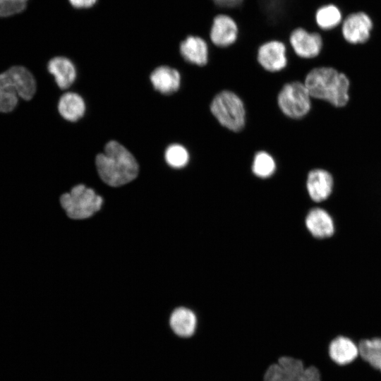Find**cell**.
<instances>
[{
    "mask_svg": "<svg viewBox=\"0 0 381 381\" xmlns=\"http://www.w3.org/2000/svg\"><path fill=\"white\" fill-rule=\"evenodd\" d=\"M169 324L176 334L188 337L195 332L197 320L192 310L181 307L175 309L171 313Z\"/></svg>",
    "mask_w": 381,
    "mask_h": 381,
    "instance_id": "obj_17",
    "label": "cell"
},
{
    "mask_svg": "<svg viewBox=\"0 0 381 381\" xmlns=\"http://www.w3.org/2000/svg\"><path fill=\"white\" fill-rule=\"evenodd\" d=\"M243 0H212L217 8L219 14L238 7Z\"/></svg>",
    "mask_w": 381,
    "mask_h": 381,
    "instance_id": "obj_27",
    "label": "cell"
},
{
    "mask_svg": "<svg viewBox=\"0 0 381 381\" xmlns=\"http://www.w3.org/2000/svg\"><path fill=\"white\" fill-rule=\"evenodd\" d=\"M311 96L304 83L294 81L285 84L278 94L281 111L291 119H301L311 109Z\"/></svg>",
    "mask_w": 381,
    "mask_h": 381,
    "instance_id": "obj_5",
    "label": "cell"
},
{
    "mask_svg": "<svg viewBox=\"0 0 381 381\" xmlns=\"http://www.w3.org/2000/svg\"><path fill=\"white\" fill-rule=\"evenodd\" d=\"M30 0H0V18H10L22 13Z\"/></svg>",
    "mask_w": 381,
    "mask_h": 381,
    "instance_id": "obj_24",
    "label": "cell"
},
{
    "mask_svg": "<svg viewBox=\"0 0 381 381\" xmlns=\"http://www.w3.org/2000/svg\"><path fill=\"white\" fill-rule=\"evenodd\" d=\"M48 71L55 78L57 85L66 89L75 81L76 71L73 62L65 56H58L48 63Z\"/></svg>",
    "mask_w": 381,
    "mask_h": 381,
    "instance_id": "obj_16",
    "label": "cell"
},
{
    "mask_svg": "<svg viewBox=\"0 0 381 381\" xmlns=\"http://www.w3.org/2000/svg\"><path fill=\"white\" fill-rule=\"evenodd\" d=\"M260 65L270 72L279 71L287 64V47L280 40H273L260 44L256 52Z\"/></svg>",
    "mask_w": 381,
    "mask_h": 381,
    "instance_id": "obj_10",
    "label": "cell"
},
{
    "mask_svg": "<svg viewBox=\"0 0 381 381\" xmlns=\"http://www.w3.org/2000/svg\"><path fill=\"white\" fill-rule=\"evenodd\" d=\"M264 381H286L280 366L277 364L271 365L266 370Z\"/></svg>",
    "mask_w": 381,
    "mask_h": 381,
    "instance_id": "obj_26",
    "label": "cell"
},
{
    "mask_svg": "<svg viewBox=\"0 0 381 381\" xmlns=\"http://www.w3.org/2000/svg\"><path fill=\"white\" fill-rule=\"evenodd\" d=\"M99 0H67L68 4L77 11H87L95 7Z\"/></svg>",
    "mask_w": 381,
    "mask_h": 381,
    "instance_id": "obj_28",
    "label": "cell"
},
{
    "mask_svg": "<svg viewBox=\"0 0 381 381\" xmlns=\"http://www.w3.org/2000/svg\"><path fill=\"white\" fill-rule=\"evenodd\" d=\"M358 348L361 358L381 371V338L362 340Z\"/></svg>",
    "mask_w": 381,
    "mask_h": 381,
    "instance_id": "obj_21",
    "label": "cell"
},
{
    "mask_svg": "<svg viewBox=\"0 0 381 381\" xmlns=\"http://www.w3.org/2000/svg\"><path fill=\"white\" fill-rule=\"evenodd\" d=\"M58 109L61 116L66 120L76 121L84 115L85 104L78 94L66 92L61 97Z\"/></svg>",
    "mask_w": 381,
    "mask_h": 381,
    "instance_id": "obj_19",
    "label": "cell"
},
{
    "mask_svg": "<svg viewBox=\"0 0 381 381\" xmlns=\"http://www.w3.org/2000/svg\"><path fill=\"white\" fill-rule=\"evenodd\" d=\"M329 356L339 365L351 363L358 354V348L349 338L339 336L332 341L329 347Z\"/></svg>",
    "mask_w": 381,
    "mask_h": 381,
    "instance_id": "obj_18",
    "label": "cell"
},
{
    "mask_svg": "<svg viewBox=\"0 0 381 381\" xmlns=\"http://www.w3.org/2000/svg\"><path fill=\"white\" fill-rule=\"evenodd\" d=\"M150 80L155 90L162 94L169 95L179 90L181 75L176 69L162 66L152 71Z\"/></svg>",
    "mask_w": 381,
    "mask_h": 381,
    "instance_id": "obj_15",
    "label": "cell"
},
{
    "mask_svg": "<svg viewBox=\"0 0 381 381\" xmlns=\"http://www.w3.org/2000/svg\"><path fill=\"white\" fill-rule=\"evenodd\" d=\"M179 51L187 62L202 66L208 61L210 44L200 36L189 35L180 42Z\"/></svg>",
    "mask_w": 381,
    "mask_h": 381,
    "instance_id": "obj_11",
    "label": "cell"
},
{
    "mask_svg": "<svg viewBox=\"0 0 381 381\" xmlns=\"http://www.w3.org/2000/svg\"><path fill=\"white\" fill-rule=\"evenodd\" d=\"M17 95L13 90H0V112L6 113L13 110L18 104Z\"/></svg>",
    "mask_w": 381,
    "mask_h": 381,
    "instance_id": "obj_25",
    "label": "cell"
},
{
    "mask_svg": "<svg viewBox=\"0 0 381 381\" xmlns=\"http://www.w3.org/2000/svg\"><path fill=\"white\" fill-rule=\"evenodd\" d=\"M305 223L308 231L316 238H327L334 234V221L330 214L322 208L315 207L310 210Z\"/></svg>",
    "mask_w": 381,
    "mask_h": 381,
    "instance_id": "obj_13",
    "label": "cell"
},
{
    "mask_svg": "<svg viewBox=\"0 0 381 381\" xmlns=\"http://www.w3.org/2000/svg\"><path fill=\"white\" fill-rule=\"evenodd\" d=\"M278 365L286 381H320L318 370L314 366L305 368L298 359L283 356L279 358Z\"/></svg>",
    "mask_w": 381,
    "mask_h": 381,
    "instance_id": "obj_14",
    "label": "cell"
},
{
    "mask_svg": "<svg viewBox=\"0 0 381 381\" xmlns=\"http://www.w3.org/2000/svg\"><path fill=\"white\" fill-rule=\"evenodd\" d=\"M334 178L327 170L314 169L309 171L306 188L312 200L320 202L328 199L334 189Z\"/></svg>",
    "mask_w": 381,
    "mask_h": 381,
    "instance_id": "obj_12",
    "label": "cell"
},
{
    "mask_svg": "<svg viewBox=\"0 0 381 381\" xmlns=\"http://www.w3.org/2000/svg\"><path fill=\"white\" fill-rule=\"evenodd\" d=\"M102 198L95 191L79 184L63 194L60 202L68 217L74 219H86L97 212L102 206Z\"/></svg>",
    "mask_w": 381,
    "mask_h": 381,
    "instance_id": "obj_4",
    "label": "cell"
},
{
    "mask_svg": "<svg viewBox=\"0 0 381 381\" xmlns=\"http://www.w3.org/2000/svg\"><path fill=\"white\" fill-rule=\"evenodd\" d=\"M210 111L219 123L227 129L238 132L244 128V104L234 92L223 90L217 94L211 102Z\"/></svg>",
    "mask_w": 381,
    "mask_h": 381,
    "instance_id": "obj_3",
    "label": "cell"
},
{
    "mask_svg": "<svg viewBox=\"0 0 381 381\" xmlns=\"http://www.w3.org/2000/svg\"><path fill=\"white\" fill-rule=\"evenodd\" d=\"M95 163L102 180L113 187L131 182L138 174L139 167L134 156L115 140L107 143L104 152L97 155Z\"/></svg>",
    "mask_w": 381,
    "mask_h": 381,
    "instance_id": "obj_2",
    "label": "cell"
},
{
    "mask_svg": "<svg viewBox=\"0 0 381 381\" xmlns=\"http://www.w3.org/2000/svg\"><path fill=\"white\" fill-rule=\"evenodd\" d=\"M314 18L318 29L324 31L335 28L342 21L340 9L332 4H325L318 7Z\"/></svg>",
    "mask_w": 381,
    "mask_h": 381,
    "instance_id": "obj_20",
    "label": "cell"
},
{
    "mask_svg": "<svg viewBox=\"0 0 381 381\" xmlns=\"http://www.w3.org/2000/svg\"><path fill=\"white\" fill-rule=\"evenodd\" d=\"M289 42L291 50L302 59H313L323 49V38L318 31H309L299 27L292 30Z\"/></svg>",
    "mask_w": 381,
    "mask_h": 381,
    "instance_id": "obj_7",
    "label": "cell"
},
{
    "mask_svg": "<svg viewBox=\"0 0 381 381\" xmlns=\"http://www.w3.org/2000/svg\"><path fill=\"white\" fill-rule=\"evenodd\" d=\"M10 89L24 99H30L36 91V82L25 67L16 66L0 74V90Z\"/></svg>",
    "mask_w": 381,
    "mask_h": 381,
    "instance_id": "obj_6",
    "label": "cell"
},
{
    "mask_svg": "<svg viewBox=\"0 0 381 381\" xmlns=\"http://www.w3.org/2000/svg\"><path fill=\"white\" fill-rule=\"evenodd\" d=\"M239 28L236 20L226 13L217 14L213 18L209 39L213 46L226 49L238 40Z\"/></svg>",
    "mask_w": 381,
    "mask_h": 381,
    "instance_id": "obj_8",
    "label": "cell"
},
{
    "mask_svg": "<svg viewBox=\"0 0 381 381\" xmlns=\"http://www.w3.org/2000/svg\"><path fill=\"white\" fill-rule=\"evenodd\" d=\"M164 157L167 163L173 168H182L189 160L188 152L179 144L169 145L165 151Z\"/></svg>",
    "mask_w": 381,
    "mask_h": 381,
    "instance_id": "obj_23",
    "label": "cell"
},
{
    "mask_svg": "<svg viewBox=\"0 0 381 381\" xmlns=\"http://www.w3.org/2000/svg\"><path fill=\"white\" fill-rule=\"evenodd\" d=\"M276 169L273 157L266 152L260 151L255 154L252 164L253 174L260 178L271 176Z\"/></svg>",
    "mask_w": 381,
    "mask_h": 381,
    "instance_id": "obj_22",
    "label": "cell"
},
{
    "mask_svg": "<svg viewBox=\"0 0 381 381\" xmlns=\"http://www.w3.org/2000/svg\"><path fill=\"white\" fill-rule=\"evenodd\" d=\"M304 84L312 98L325 101L334 107H344L350 100L349 78L333 67L313 68L306 76Z\"/></svg>",
    "mask_w": 381,
    "mask_h": 381,
    "instance_id": "obj_1",
    "label": "cell"
},
{
    "mask_svg": "<svg viewBox=\"0 0 381 381\" xmlns=\"http://www.w3.org/2000/svg\"><path fill=\"white\" fill-rule=\"evenodd\" d=\"M373 26V21L366 13H352L342 22V36L351 44H363L369 40Z\"/></svg>",
    "mask_w": 381,
    "mask_h": 381,
    "instance_id": "obj_9",
    "label": "cell"
}]
</instances>
